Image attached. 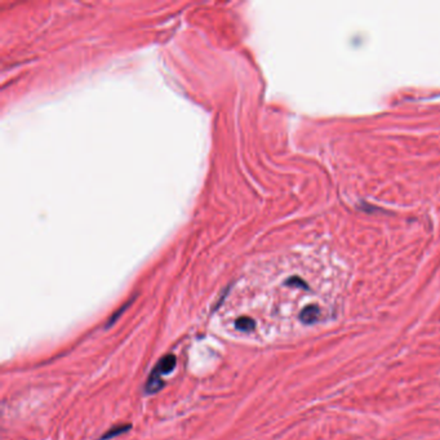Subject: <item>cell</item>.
<instances>
[{
    "label": "cell",
    "instance_id": "cell-1",
    "mask_svg": "<svg viewBox=\"0 0 440 440\" xmlns=\"http://www.w3.org/2000/svg\"><path fill=\"white\" fill-rule=\"evenodd\" d=\"M177 364V359L175 355L169 354V355H164L159 361L157 363L155 368L152 369L150 373L147 382H146L145 390L147 394H157L160 390L164 387V381L162 379V376H167V374L172 373Z\"/></svg>",
    "mask_w": 440,
    "mask_h": 440
},
{
    "label": "cell",
    "instance_id": "cell-2",
    "mask_svg": "<svg viewBox=\"0 0 440 440\" xmlns=\"http://www.w3.org/2000/svg\"><path fill=\"white\" fill-rule=\"evenodd\" d=\"M130 427H132V425L129 424H123V425H117V426H112L110 427L109 430H107L106 432H105L104 435H102L101 437H100V440H110V439H114V437L119 436V435L124 434V432L129 431Z\"/></svg>",
    "mask_w": 440,
    "mask_h": 440
},
{
    "label": "cell",
    "instance_id": "cell-3",
    "mask_svg": "<svg viewBox=\"0 0 440 440\" xmlns=\"http://www.w3.org/2000/svg\"><path fill=\"white\" fill-rule=\"evenodd\" d=\"M255 327V320L250 316H240L235 320V328L240 332H252Z\"/></svg>",
    "mask_w": 440,
    "mask_h": 440
},
{
    "label": "cell",
    "instance_id": "cell-4",
    "mask_svg": "<svg viewBox=\"0 0 440 440\" xmlns=\"http://www.w3.org/2000/svg\"><path fill=\"white\" fill-rule=\"evenodd\" d=\"M132 301H133V300L128 301V302H127V303H125V305H124V306H122V308H120V309H119V310H118V311H117V313H114V314H112V315H111V318H110V319H109V321H107V326H106V327H107V328H110V327H111V326H112V324H114V323H115V321H118V319H119V318H120V316H122V314H123V313H125V311H127V310H128V308H129V306H130V303H132Z\"/></svg>",
    "mask_w": 440,
    "mask_h": 440
}]
</instances>
